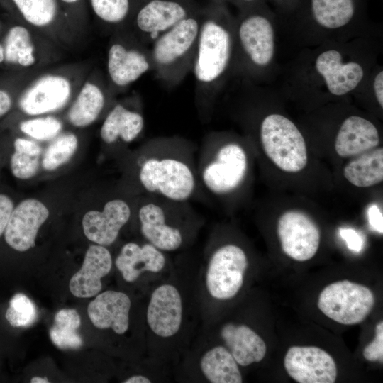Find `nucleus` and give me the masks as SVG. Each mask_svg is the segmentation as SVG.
<instances>
[{
  "mask_svg": "<svg viewBox=\"0 0 383 383\" xmlns=\"http://www.w3.org/2000/svg\"><path fill=\"white\" fill-rule=\"evenodd\" d=\"M138 160V178L148 195L188 202L199 190L193 144L182 137L150 139Z\"/></svg>",
  "mask_w": 383,
  "mask_h": 383,
  "instance_id": "f03ea898",
  "label": "nucleus"
},
{
  "mask_svg": "<svg viewBox=\"0 0 383 383\" xmlns=\"http://www.w3.org/2000/svg\"><path fill=\"white\" fill-rule=\"evenodd\" d=\"M48 216V208L39 200L22 201L13 208L9 219L4 231L6 243L20 252L33 248L38 230Z\"/></svg>",
  "mask_w": 383,
  "mask_h": 383,
  "instance_id": "5701e85b",
  "label": "nucleus"
},
{
  "mask_svg": "<svg viewBox=\"0 0 383 383\" xmlns=\"http://www.w3.org/2000/svg\"><path fill=\"white\" fill-rule=\"evenodd\" d=\"M223 2L210 1L202 17L192 71L199 113L208 117L220 84L232 60L234 40Z\"/></svg>",
  "mask_w": 383,
  "mask_h": 383,
  "instance_id": "7ed1b4c3",
  "label": "nucleus"
},
{
  "mask_svg": "<svg viewBox=\"0 0 383 383\" xmlns=\"http://www.w3.org/2000/svg\"><path fill=\"white\" fill-rule=\"evenodd\" d=\"M13 209V204L9 196L0 194V236L5 231Z\"/></svg>",
  "mask_w": 383,
  "mask_h": 383,
  "instance_id": "a19ab883",
  "label": "nucleus"
},
{
  "mask_svg": "<svg viewBox=\"0 0 383 383\" xmlns=\"http://www.w3.org/2000/svg\"><path fill=\"white\" fill-rule=\"evenodd\" d=\"M248 170V155L240 144L219 142L214 133L205 137L196 163L199 188L217 197L227 196L242 185Z\"/></svg>",
  "mask_w": 383,
  "mask_h": 383,
  "instance_id": "6e6552de",
  "label": "nucleus"
},
{
  "mask_svg": "<svg viewBox=\"0 0 383 383\" xmlns=\"http://www.w3.org/2000/svg\"><path fill=\"white\" fill-rule=\"evenodd\" d=\"M131 308L132 301L128 294L106 290L89 304L87 313L96 328L111 330L117 335H123L131 328Z\"/></svg>",
  "mask_w": 383,
  "mask_h": 383,
  "instance_id": "393cba45",
  "label": "nucleus"
},
{
  "mask_svg": "<svg viewBox=\"0 0 383 383\" xmlns=\"http://www.w3.org/2000/svg\"><path fill=\"white\" fill-rule=\"evenodd\" d=\"M78 138L72 132H62L52 140L42 160L45 170L52 171L67 162L78 147Z\"/></svg>",
  "mask_w": 383,
  "mask_h": 383,
  "instance_id": "c9c22d12",
  "label": "nucleus"
},
{
  "mask_svg": "<svg viewBox=\"0 0 383 383\" xmlns=\"http://www.w3.org/2000/svg\"><path fill=\"white\" fill-rule=\"evenodd\" d=\"M288 374L299 383H333L337 367L333 358L315 346H292L284 360Z\"/></svg>",
  "mask_w": 383,
  "mask_h": 383,
  "instance_id": "412c9836",
  "label": "nucleus"
},
{
  "mask_svg": "<svg viewBox=\"0 0 383 383\" xmlns=\"http://www.w3.org/2000/svg\"><path fill=\"white\" fill-rule=\"evenodd\" d=\"M182 379L209 383H241L239 365L223 345L196 338L174 367Z\"/></svg>",
  "mask_w": 383,
  "mask_h": 383,
  "instance_id": "f8f14e48",
  "label": "nucleus"
},
{
  "mask_svg": "<svg viewBox=\"0 0 383 383\" xmlns=\"http://www.w3.org/2000/svg\"><path fill=\"white\" fill-rule=\"evenodd\" d=\"M42 70L0 71V118L12 111L23 88Z\"/></svg>",
  "mask_w": 383,
  "mask_h": 383,
  "instance_id": "72a5a7b5",
  "label": "nucleus"
},
{
  "mask_svg": "<svg viewBox=\"0 0 383 383\" xmlns=\"http://www.w3.org/2000/svg\"><path fill=\"white\" fill-rule=\"evenodd\" d=\"M375 304L372 290L349 280L333 282L321 292L318 307L327 317L343 325L363 321Z\"/></svg>",
  "mask_w": 383,
  "mask_h": 383,
  "instance_id": "2eb2a0df",
  "label": "nucleus"
},
{
  "mask_svg": "<svg viewBox=\"0 0 383 383\" xmlns=\"http://www.w3.org/2000/svg\"><path fill=\"white\" fill-rule=\"evenodd\" d=\"M374 89L376 98L381 106L383 107V72H379L375 77L374 81Z\"/></svg>",
  "mask_w": 383,
  "mask_h": 383,
  "instance_id": "37998d69",
  "label": "nucleus"
},
{
  "mask_svg": "<svg viewBox=\"0 0 383 383\" xmlns=\"http://www.w3.org/2000/svg\"><path fill=\"white\" fill-rule=\"evenodd\" d=\"M277 234L283 252L296 261L311 259L319 248V228L301 211L289 210L282 213L277 222Z\"/></svg>",
  "mask_w": 383,
  "mask_h": 383,
  "instance_id": "6ab92c4d",
  "label": "nucleus"
},
{
  "mask_svg": "<svg viewBox=\"0 0 383 383\" xmlns=\"http://www.w3.org/2000/svg\"><path fill=\"white\" fill-rule=\"evenodd\" d=\"M233 1H236L239 4H242L245 6V5H250L252 4H254L257 0H233Z\"/></svg>",
  "mask_w": 383,
  "mask_h": 383,
  "instance_id": "49530a36",
  "label": "nucleus"
},
{
  "mask_svg": "<svg viewBox=\"0 0 383 383\" xmlns=\"http://www.w3.org/2000/svg\"><path fill=\"white\" fill-rule=\"evenodd\" d=\"M116 97L104 71L94 65L67 108L65 118L74 128H86L95 123L103 113L106 114Z\"/></svg>",
  "mask_w": 383,
  "mask_h": 383,
  "instance_id": "f3484780",
  "label": "nucleus"
},
{
  "mask_svg": "<svg viewBox=\"0 0 383 383\" xmlns=\"http://www.w3.org/2000/svg\"><path fill=\"white\" fill-rule=\"evenodd\" d=\"M339 233L343 240L346 243L350 250L360 252L364 246V240L362 235L355 230L349 228H342Z\"/></svg>",
  "mask_w": 383,
  "mask_h": 383,
  "instance_id": "ea45409f",
  "label": "nucleus"
},
{
  "mask_svg": "<svg viewBox=\"0 0 383 383\" xmlns=\"http://www.w3.org/2000/svg\"><path fill=\"white\" fill-rule=\"evenodd\" d=\"M145 128L142 100L139 94L116 100L104 117L100 138L107 145L130 143L138 138Z\"/></svg>",
  "mask_w": 383,
  "mask_h": 383,
  "instance_id": "aec40b11",
  "label": "nucleus"
},
{
  "mask_svg": "<svg viewBox=\"0 0 383 383\" xmlns=\"http://www.w3.org/2000/svg\"><path fill=\"white\" fill-rule=\"evenodd\" d=\"M63 127V121L54 114L25 117L18 123L19 131L35 141L52 140Z\"/></svg>",
  "mask_w": 383,
  "mask_h": 383,
  "instance_id": "f704fd0d",
  "label": "nucleus"
},
{
  "mask_svg": "<svg viewBox=\"0 0 383 383\" xmlns=\"http://www.w3.org/2000/svg\"><path fill=\"white\" fill-rule=\"evenodd\" d=\"M201 8L195 0H136L128 28L150 47L159 37Z\"/></svg>",
  "mask_w": 383,
  "mask_h": 383,
  "instance_id": "4468645a",
  "label": "nucleus"
},
{
  "mask_svg": "<svg viewBox=\"0 0 383 383\" xmlns=\"http://www.w3.org/2000/svg\"><path fill=\"white\" fill-rule=\"evenodd\" d=\"M345 165V178L358 187H369L383 180V149L379 148L357 155Z\"/></svg>",
  "mask_w": 383,
  "mask_h": 383,
  "instance_id": "c756f323",
  "label": "nucleus"
},
{
  "mask_svg": "<svg viewBox=\"0 0 383 383\" xmlns=\"http://www.w3.org/2000/svg\"><path fill=\"white\" fill-rule=\"evenodd\" d=\"M131 209L124 200L107 201L102 211H89L82 218L83 231L90 241L109 246L117 239L122 228L128 222Z\"/></svg>",
  "mask_w": 383,
  "mask_h": 383,
  "instance_id": "b1692460",
  "label": "nucleus"
},
{
  "mask_svg": "<svg viewBox=\"0 0 383 383\" xmlns=\"http://www.w3.org/2000/svg\"><path fill=\"white\" fill-rule=\"evenodd\" d=\"M115 266L125 282L145 280L150 291L169 275L174 263L167 252L145 240L124 244L115 260Z\"/></svg>",
  "mask_w": 383,
  "mask_h": 383,
  "instance_id": "dca6fc26",
  "label": "nucleus"
},
{
  "mask_svg": "<svg viewBox=\"0 0 383 383\" xmlns=\"http://www.w3.org/2000/svg\"><path fill=\"white\" fill-rule=\"evenodd\" d=\"M112 256L103 245H92L87 249L82 267L71 278L70 290L78 298L93 297L102 289L101 279L111 270Z\"/></svg>",
  "mask_w": 383,
  "mask_h": 383,
  "instance_id": "a878e982",
  "label": "nucleus"
},
{
  "mask_svg": "<svg viewBox=\"0 0 383 383\" xmlns=\"http://www.w3.org/2000/svg\"><path fill=\"white\" fill-rule=\"evenodd\" d=\"M1 21L0 18V70H1L3 64H4V49H3V45L1 43Z\"/></svg>",
  "mask_w": 383,
  "mask_h": 383,
  "instance_id": "c03bdc74",
  "label": "nucleus"
},
{
  "mask_svg": "<svg viewBox=\"0 0 383 383\" xmlns=\"http://www.w3.org/2000/svg\"><path fill=\"white\" fill-rule=\"evenodd\" d=\"M95 23L109 35L128 28L136 0H87Z\"/></svg>",
  "mask_w": 383,
  "mask_h": 383,
  "instance_id": "c85d7f7f",
  "label": "nucleus"
},
{
  "mask_svg": "<svg viewBox=\"0 0 383 383\" xmlns=\"http://www.w3.org/2000/svg\"><path fill=\"white\" fill-rule=\"evenodd\" d=\"M202 7L159 37L150 45L152 72L169 89L178 86L192 71Z\"/></svg>",
  "mask_w": 383,
  "mask_h": 383,
  "instance_id": "0eeeda50",
  "label": "nucleus"
},
{
  "mask_svg": "<svg viewBox=\"0 0 383 383\" xmlns=\"http://www.w3.org/2000/svg\"><path fill=\"white\" fill-rule=\"evenodd\" d=\"M260 135L265 155L280 170L295 173L306 167V143L292 121L280 114L268 115L262 121Z\"/></svg>",
  "mask_w": 383,
  "mask_h": 383,
  "instance_id": "ddd939ff",
  "label": "nucleus"
},
{
  "mask_svg": "<svg viewBox=\"0 0 383 383\" xmlns=\"http://www.w3.org/2000/svg\"><path fill=\"white\" fill-rule=\"evenodd\" d=\"M379 143L377 128L368 120L352 116L342 123L335 141V150L342 157L357 156L374 149Z\"/></svg>",
  "mask_w": 383,
  "mask_h": 383,
  "instance_id": "cd10ccee",
  "label": "nucleus"
},
{
  "mask_svg": "<svg viewBox=\"0 0 383 383\" xmlns=\"http://www.w3.org/2000/svg\"><path fill=\"white\" fill-rule=\"evenodd\" d=\"M30 382H32V383H48V382H49V381L46 378L40 377H34L30 379Z\"/></svg>",
  "mask_w": 383,
  "mask_h": 383,
  "instance_id": "a18cd8bd",
  "label": "nucleus"
},
{
  "mask_svg": "<svg viewBox=\"0 0 383 383\" xmlns=\"http://www.w3.org/2000/svg\"><path fill=\"white\" fill-rule=\"evenodd\" d=\"M81 325V318L74 309H63L57 311L54 323L49 331L52 343L62 350H76L83 345V340L77 330Z\"/></svg>",
  "mask_w": 383,
  "mask_h": 383,
  "instance_id": "7c9ffc66",
  "label": "nucleus"
},
{
  "mask_svg": "<svg viewBox=\"0 0 383 383\" xmlns=\"http://www.w3.org/2000/svg\"><path fill=\"white\" fill-rule=\"evenodd\" d=\"M152 68L150 47L140 42L128 28L109 35L104 73L116 96L152 72Z\"/></svg>",
  "mask_w": 383,
  "mask_h": 383,
  "instance_id": "9d476101",
  "label": "nucleus"
},
{
  "mask_svg": "<svg viewBox=\"0 0 383 383\" xmlns=\"http://www.w3.org/2000/svg\"><path fill=\"white\" fill-rule=\"evenodd\" d=\"M0 18L4 49L1 70H42L62 62L66 51L55 42L6 13Z\"/></svg>",
  "mask_w": 383,
  "mask_h": 383,
  "instance_id": "1a4fd4ad",
  "label": "nucleus"
},
{
  "mask_svg": "<svg viewBox=\"0 0 383 383\" xmlns=\"http://www.w3.org/2000/svg\"><path fill=\"white\" fill-rule=\"evenodd\" d=\"M34 303L22 293L16 294L10 300L6 318L13 327H28L37 319Z\"/></svg>",
  "mask_w": 383,
  "mask_h": 383,
  "instance_id": "e433bc0d",
  "label": "nucleus"
},
{
  "mask_svg": "<svg viewBox=\"0 0 383 383\" xmlns=\"http://www.w3.org/2000/svg\"><path fill=\"white\" fill-rule=\"evenodd\" d=\"M197 337L219 339L221 343L218 344L225 346L241 367L261 362L267 352L263 339L244 323L228 321L219 326L211 323H203Z\"/></svg>",
  "mask_w": 383,
  "mask_h": 383,
  "instance_id": "a211bd4d",
  "label": "nucleus"
},
{
  "mask_svg": "<svg viewBox=\"0 0 383 383\" xmlns=\"http://www.w3.org/2000/svg\"><path fill=\"white\" fill-rule=\"evenodd\" d=\"M236 37L242 52L249 62L263 67L274 53V33L270 21L256 12L244 13L236 28Z\"/></svg>",
  "mask_w": 383,
  "mask_h": 383,
  "instance_id": "4be33fe9",
  "label": "nucleus"
},
{
  "mask_svg": "<svg viewBox=\"0 0 383 383\" xmlns=\"http://www.w3.org/2000/svg\"><path fill=\"white\" fill-rule=\"evenodd\" d=\"M70 23L84 38L89 28L90 12L87 0H57Z\"/></svg>",
  "mask_w": 383,
  "mask_h": 383,
  "instance_id": "4c0bfd02",
  "label": "nucleus"
},
{
  "mask_svg": "<svg viewBox=\"0 0 383 383\" xmlns=\"http://www.w3.org/2000/svg\"><path fill=\"white\" fill-rule=\"evenodd\" d=\"M13 148L10 161L13 175L21 179L33 177L39 167L40 146L34 140L17 137L13 141Z\"/></svg>",
  "mask_w": 383,
  "mask_h": 383,
  "instance_id": "473e14b6",
  "label": "nucleus"
},
{
  "mask_svg": "<svg viewBox=\"0 0 383 383\" xmlns=\"http://www.w3.org/2000/svg\"><path fill=\"white\" fill-rule=\"evenodd\" d=\"M364 357L370 362H383V322L375 328V337L363 350Z\"/></svg>",
  "mask_w": 383,
  "mask_h": 383,
  "instance_id": "58836bf2",
  "label": "nucleus"
},
{
  "mask_svg": "<svg viewBox=\"0 0 383 383\" xmlns=\"http://www.w3.org/2000/svg\"><path fill=\"white\" fill-rule=\"evenodd\" d=\"M368 222L370 227L379 233H383L382 213L376 204L370 206L367 211Z\"/></svg>",
  "mask_w": 383,
  "mask_h": 383,
  "instance_id": "79ce46f5",
  "label": "nucleus"
},
{
  "mask_svg": "<svg viewBox=\"0 0 383 383\" xmlns=\"http://www.w3.org/2000/svg\"><path fill=\"white\" fill-rule=\"evenodd\" d=\"M210 1L223 2L224 0H210Z\"/></svg>",
  "mask_w": 383,
  "mask_h": 383,
  "instance_id": "de8ad7c7",
  "label": "nucleus"
},
{
  "mask_svg": "<svg viewBox=\"0 0 383 383\" xmlns=\"http://www.w3.org/2000/svg\"><path fill=\"white\" fill-rule=\"evenodd\" d=\"M316 22L326 28H338L348 24L355 13L353 0H311Z\"/></svg>",
  "mask_w": 383,
  "mask_h": 383,
  "instance_id": "2f4dec72",
  "label": "nucleus"
},
{
  "mask_svg": "<svg viewBox=\"0 0 383 383\" xmlns=\"http://www.w3.org/2000/svg\"><path fill=\"white\" fill-rule=\"evenodd\" d=\"M249 262L236 244L213 245L209 241L199 263L197 293L203 323L210 320L218 303L235 297L243 288ZM202 323V324H203Z\"/></svg>",
  "mask_w": 383,
  "mask_h": 383,
  "instance_id": "20e7f679",
  "label": "nucleus"
},
{
  "mask_svg": "<svg viewBox=\"0 0 383 383\" xmlns=\"http://www.w3.org/2000/svg\"><path fill=\"white\" fill-rule=\"evenodd\" d=\"M198 270L199 264L176 262L146 295L145 353L154 362L174 368L200 331Z\"/></svg>",
  "mask_w": 383,
  "mask_h": 383,
  "instance_id": "f257e3e1",
  "label": "nucleus"
},
{
  "mask_svg": "<svg viewBox=\"0 0 383 383\" xmlns=\"http://www.w3.org/2000/svg\"><path fill=\"white\" fill-rule=\"evenodd\" d=\"M4 13L40 32L65 51L77 48L83 38L57 0H0Z\"/></svg>",
  "mask_w": 383,
  "mask_h": 383,
  "instance_id": "9b49d317",
  "label": "nucleus"
},
{
  "mask_svg": "<svg viewBox=\"0 0 383 383\" xmlns=\"http://www.w3.org/2000/svg\"><path fill=\"white\" fill-rule=\"evenodd\" d=\"M138 218L144 240L167 253L192 244L203 224L188 202L152 195L139 206Z\"/></svg>",
  "mask_w": 383,
  "mask_h": 383,
  "instance_id": "423d86ee",
  "label": "nucleus"
},
{
  "mask_svg": "<svg viewBox=\"0 0 383 383\" xmlns=\"http://www.w3.org/2000/svg\"><path fill=\"white\" fill-rule=\"evenodd\" d=\"M94 66L93 60L85 59L60 62L42 70L23 88L15 109L25 117L67 109Z\"/></svg>",
  "mask_w": 383,
  "mask_h": 383,
  "instance_id": "39448f33",
  "label": "nucleus"
},
{
  "mask_svg": "<svg viewBox=\"0 0 383 383\" xmlns=\"http://www.w3.org/2000/svg\"><path fill=\"white\" fill-rule=\"evenodd\" d=\"M316 68L324 78L330 92L337 96L354 89L364 75L358 63H343L340 53L335 50L322 52L316 59Z\"/></svg>",
  "mask_w": 383,
  "mask_h": 383,
  "instance_id": "bb28decb",
  "label": "nucleus"
}]
</instances>
